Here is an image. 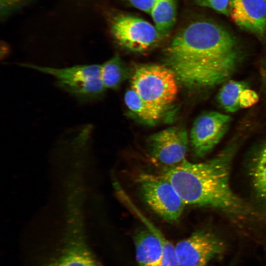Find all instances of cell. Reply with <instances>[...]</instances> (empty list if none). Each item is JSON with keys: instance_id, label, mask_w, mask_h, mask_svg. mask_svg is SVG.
<instances>
[{"instance_id": "obj_1", "label": "cell", "mask_w": 266, "mask_h": 266, "mask_svg": "<svg viewBox=\"0 0 266 266\" xmlns=\"http://www.w3.org/2000/svg\"><path fill=\"white\" fill-rule=\"evenodd\" d=\"M166 66L178 82L189 88L202 89L225 82L241 59L235 37L222 26L196 21L179 32L165 53Z\"/></svg>"}, {"instance_id": "obj_2", "label": "cell", "mask_w": 266, "mask_h": 266, "mask_svg": "<svg viewBox=\"0 0 266 266\" xmlns=\"http://www.w3.org/2000/svg\"><path fill=\"white\" fill-rule=\"evenodd\" d=\"M237 148L236 142H232L208 161L193 163L185 159L163 166L159 175L172 184L186 205L215 209L237 220L263 219L231 188V167Z\"/></svg>"}, {"instance_id": "obj_3", "label": "cell", "mask_w": 266, "mask_h": 266, "mask_svg": "<svg viewBox=\"0 0 266 266\" xmlns=\"http://www.w3.org/2000/svg\"><path fill=\"white\" fill-rule=\"evenodd\" d=\"M20 66L52 76L59 87L80 102L99 100L106 90L100 78L101 65H77L64 68L30 63H22Z\"/></svg>"}, {"instance_id": "obj_4", "label": "cell", "mask_w": 266, "mask_h": 266, "mask_svg": "<svg viewBox=\"0 0 266 266\" xmlns=\"http://www.w3.org/2000/svg\"><path fill=\"white\" fill-rule=\"evenodd\" d=\"M131 88L146 102L162 111L174 100L178 91L174 73L159 65L137 66L131 78Z\"/></svg>"}, {"instance_id": "obj_5", "label": "cell", "mask_w": 266, "mask_h": 266, "mask_svg": "<svg viewBox=\"0 0 266 266\" xmlns=\"http://www.w3.org/2000/svg\"><path fill=\"white\" fill-rule=\"evenodd\" d=\"M136 181L143 201L154 213L169 223L178 221L186 204L168 181L144 173Z\"/></svg>"}, {"instance_id": "obj_6", "label": "cell", "mask_w": 266, "mask_h": 266, "mask_svg": "<svg viewBox=\"0 0 266 266\" xmlns=\"http://www.w3.org/2000/svg\"><path fill=\"white\" fill-rule=\"evenodd\" d=\"M175 247L180 266H207L226 254L229 244L220 233L207 228L196 231Z\"/></svg>"}, {"instance_id": "obj_7", "label": "cell", "mask_w": 266, "mask_h": 266, "mask_svg": "<svg viewBox=\"0 0 266 266\" xmlns=\"http://www.w3.org/2000/svg\"><path fill=\"white\" fill-rule=\"evenodd\" d=\"M111 33L120 46L135 52L147 51L162 40L154 26L131 15L115 17L112 23Z\"/></svg>"}, {"instance_id": "obj_8", "label": "cell", "mask_w": 266, "mask_h": 266, "mask_svg": "<svg viewBox=\"0 0 266 266\" xmlns=\"http://www.w3.org/2000/svg\"><path fill=\"white\" fill-rule=\"evenodd\" d=\"M186 129L172 127L155 133L147 138L151 158L163 166L178 165L185 160L189 139Z\"/></svg>"}, {"instance_id": "obj_9", "label": "cell", "mask_w": 266, "mask_h": 266, "mask_svg": "<svg viewBox=\"0 0 266 266\" xmlns=\"http://www.w3.org/2000/svg\"><path fill=\"white\" fill-rule=\"evenodd\" d=\"M232 118L227 115L208 111L199 115L195 120L190 141L194 155L203 158L220 142L227 133Z\"/></svg>"}, {"instance_id": "obj_10", "label": "cell", "mask_w": 266, "mask_h": 266, "mask_svg": "<svg viewBox=\"0 0 266 266\" xmlns=\"http://www.w3.org/2000/svg\"><path fill=\"white\" fill-rule=\"evenodd\" d=\"M230 16L241 29L258 36L266 33V1L230 0Z\"/></svg>"}, {"instance_id": "obj_11", "label": "cell", "mask_w": 266, "mask_h": 266, "mask_svg": "<svg viewBox=\"0 0 266 266\" xmlns=\"http://www.w3.org/2000/svg\"><path fill=\"white\" fill-rule=\"evenodd\" d=\"M246 170L257 202L266 213V137L251 151Z\"/></svg>"}, {"instance_id": "obj_12", "label": "cell", "mask_w": 266, "mask_h": 266, "mask_svg": "<svg viewBox=\"0 0 266 266\" xmlns=\"http://www.w3.org/2000/svg\"><path fill=\"white\" fill-rule=\"evenodd\" d=\"M48 266H100L79 232L69 236L58 256Z\"/></svg>"}, {"instance_id": "obj_13", "label": "cell", "mask_w": 266, "mask_h": 266, "mask_svg": "<svg viewBox=\"0 0 266 266\" xmlns=\"http://www.w3.org/2000/svg\"><path fill=\"white\" fill-rule=\"evenodd\" d=\"M134 242L139 266H161L162 246L159 238L146 227L135 234Z\"/></svg>"}, {"instance_id": "obj_14", "label": "cell", "mask_w": 266, "mask_h": 266, "mask_svg": "<svg viewBox=\"0 0 266 266\" xmlns=\"http://www.w3.org/2000/svg\"><path fill=\"white\" fill-rule=\"evenodd\" d=\"M176 9V0H156L150 11L162 40L168 35L175 24Z\"/></svg>"}, {"instance_id": "obj_15", "label": "cell", "mask_w": 266, "mask_h": 266, "mask_svg": "<svg viewBox=\"0 0 266 266\" xmlns=\"http://www.w3.org/2000/svg\"><path fill=\"white\" fill-rule=\"evenodd\" d=\"M129 75L128 68L118 55L101 65L100 78L106 89H118Z\"/></svg>"}, {"instance_id": "obj_16", "label": "cell", "mask_w": 266, "mask_h": 266, "mask_svg": "<svg viewBox=\"0 0 266 266\" xmlns=\"http://www.w3.org/2000/svg\"><path fill=\"white\" fill-rule=\"evenodd\" d=\"M124 99L127 107L132 112L149 124L159 120L163 113L141 99L132 88L126 92Z\"/></svg>"}, {"instance_id": "obj_17", "label": "cell", "mask_w": 266, "mask_h": 266, "mask_svg": "<svg viewBox=\"0 0 266 266\" xmlns=\"http://www.w3.org/2000/svg\"><path fill=\"white\" fill-rule=\"evenodd\" d=\"M247 88L248 85L244 81H227L218 94V102L226 112H235L240 107L239 102L240 94Z\"/></svg>"}, {"instance_id": "obj_18", "label": "cell", "mask_w": 266, "mask_h": 266, "mask_svg": "<svg viewBox=\"0 0 266 266\" xmlns=\"http://www.w3.org/2000/svg\"><path fill=\"white\" fill-rule=\"evenodd\" d=\"M146 227L160 240L162 246L161 266H180L175 245L170 242L163 233L149 220L145 222Z\"/></svg>"}, {"instance_id": "obj_19", "label": "cell", "mask_w": 266, "mask_h": 266, "mask_svg": "<svg viewBox=\"0 0 266 266\" xmlns=\"http://www.w3.org/2000/svg\"><path fill=\"white\" fill-rule=\"evenodd\" d=\"M200 6L211 8L227 16H230V0H194Z\"/></svg>"}, {"instance_id": "obj_20", "label": "cell", "mask_w": 266, "mask_h": 266, "mask_svg": "<svg viewBox=\"0 0 266 266\" xmlns=\"http://www.w3.org/2000/svg\"><path fill=\"white\" fill-rule=\"evenodd\" d=\"M259 100L257 93L249 88L245 89L240 94L239 105L241 108H248L256 103Z\"/></svg>"}, {"instance_id": "obj_21", "label": "cell", "mask_w": 266, "mask_h": 266, "mask_svg": "<svg viewBox=\"0 0 266 266\" xmlns=\"http://www.w3.org/2000/svg\"><path fill=\"white\" fill-rule=\"evenodd\" d=\"M133 6L146 13L150 11L156 0H127Z\"/></svg>"}, {"instance_id": "obj_22", "label": "cell", "mask_w": 266, "mask_h": 266, "mask_svg": "<svg viewBox=\"0 0 266 266\" xmlns=\"http://www.w3.org/2000/svg\"><path fill=\"white\" fill-rule=\"evenodd\" d=\"M22 0H0L1 7L5 8L7 6H12L21 2Z\"/></svg>"}, {"instance_id": "obj_23", "label": "cell", "mask_w": 266, "mask_h": 266, "mask_svg": "<svg viewBox=\"0 0 266 266\" xmlns=\"http://www.w3.org/2000/svg\"><path fill=\"white\" fill-rule=\"evenodd\" d=\"M263 72L264 81L266 86V60L265 61V63L264 64Z\"/></svg>"}, {"instance_id": "obj_24", "label": "cell", "mask_w": 266, "mask_h": 266, "mask_svg": "<svg viewBox=\"0 0 266 266\" xmlns=\"http://www.w3.org/2000/svg\"><path fill=\"white\" fill-rule=\"evenodd\" d=\"M264 0L266 1V0Z\"/></svg>"}]
</instances>
